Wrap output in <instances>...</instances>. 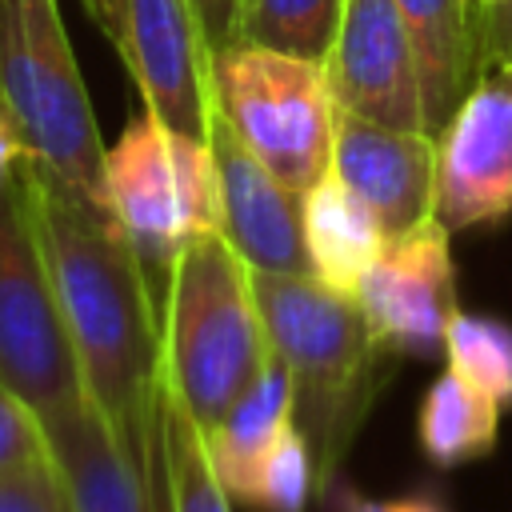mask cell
Instances as JSON below:
<instances>
[{"label":"cell","mask_w":512,"mask_h":512,"mask_svg":"<svg viewBox=\"0 0 512 512\" xmlns=\"http://www.w3.org/2000/svg\"><path fill=\"white\" fill-rule=\"evenodd\" d=\"M44 432L72 512H160L144 476L124 456L92 400L44 420Z\"/></svg>","instance_id":"obj_14"},{"label":"cell","mask_w":512,"mask_h":512,"mask_svg":"<svg viewBox=\"0 0 512 512\" xmlns=\"http://www.w3.org/2000/svg\"><path fill=\"white\" fill-rule=\"evenodd\" d=\"M256 300L272 352L296 396V428L316 460V492L340 480V464L384 384L388 352L376 344L360 304L316 276H256Z\"/></svg>","instance_id":"obj_2"},{"label":"cell","mask_w":512,"mask_h":512,"mask_svg":"<svg viewBox=\"0 0 512 512\" xmlns=\"http://www.w3.org/2000/svg\"><path fill=\"white\" fill-rule=\"evenodd\" d=\"M200 4V16H204V28H208V40L212 48H228L236 44V28H240V8L244 0H196Z\"/></svg>","instance_id":"obj_25"},{"label":"cell","mask_w":512,"mask_h":512,"mask_svg":"<svg viewBox=\"0 0 512 512\" xmlns=\"http://www.w3.org/2000/svg\"><path fill=\"white\" fill-rule=\"evenodd\" d=\"M388 512H448L444 500H436L432 492H412L400 500H388Z\"/></svg>","instance_id":"obj_28"},{"label":"cell","mask_w":512,"mask_h":512,"mask_svg":"<svg viewBox=\"0 0 512 512\" xmlns=\"http://www.w3.org/2000/svg\"><path fill=\"white\" fill-rule=\"evenodd\" d=\"M108 200L144 260L156 292H164L172 260L200 236L224 232L220 168L212 140L192 136L144 108L108 144Z\"/></svg>","instance_id":"obj_5"},{"label":"cell","mask_w":512,"mask_h":512,"mask_svg":"<svg viewBox=\"0 0 512 512\" xmlns=\"http://www.w3.org/2000/svg\"><path fill=\"white\" fill-rule=\"evenodd\" d=\"M20 164H24V144L12 132V124L0 116V196H8L20 180Z\"/></svg>","instance_id":"obj_27"},{"label":"cell","mask_w":512,"mask_h":512,"mask_svg":"<svg viewBox=\"0 0 512 512\" xmlns=\"http://www.w3.org/2000/svg\"><path fill=\"white\" fill-rule=\"evenodd\" d=\"M164 384L208 432L272 360L256 272L224 232L192 240L160 292Z\"/></svg>","instance_id":"obj_3"},{"label":"cell","mask_w":512,"mask_h":512,"mask_svg":"<svg viewBox=\"0 0 512 512\" xmlns=\"http://www.w3.org/2000/svg\"><path fill=\"white\" fill-rule=\"evenodd\" d=\"M324 72L340 112L388 128L428 132L420 64L396 0H344Z\"/></svg>","instance_id":"obj_11"},{"label":"cell","mask_w":512,"mask_h":512,"mask_svg":"<svg viewBox=\"0 0 512 512\" xmlns=\"http://www.w3.org/2000/svg\"><path fill=\"white\" fill-rule=\"evenodd\" d=\"M20 192L80 360L88 400L168 512L160 292L112 208L20 164Z\"/></svg>","instance_id":"obj_1"},{"label":"cell","mask_w":512,"mask_h":512,"mask_svg":"<svg viewBox=\"0 0 512 512\" xmlns=\"http://www.w3.org/2000/svg\"><path fill=\"white\" fill-rule=\"evenodd\" d=\"M448 372L464 384L496 400L500 408L512 404V324L500 316L456 312L444 336Z\"/></svg>","instance_id":"obj_21"},{"label":"cell","mask_w":512,"mask_h":512,"mask_svg":"<svg viewBox=\"0 0 512 512\" xmlns=\"http://www.w3.org/2000/svg\"><path fill=\"white\" fill-rule=\"evenodd\" d=\"M0 512H72V500L56 468L4 472L0 476Z\"/></svg>","instance_id":"obj_24"},{"label":"cell","mask_w":512,"mask_h":512,"mask_svg":"<svg viewBox=\"0 0 512 512\" xmlns=\"http://www.w3.org/2000/svg\"><path fill=\"white\" fill-rule=\"evenodd\" d=\"M500 404L464 384L456 372H440L416 412V444L436 468L480 460L500 440Z\"/></svg>","instance_id":"obj_18"},{"label":"cell","mask_w":512,"mask_h":512,"mask_svg":"<svg viewBox=\"0 0 512 512\" xmlns=\"http://www.w3.org/2000/svg\"><path fill=\"white\" fill-rule=\"evenodd\" d=\"M116 48L144 108L180 132L212 136V40L196 0H80Z\"/></svg>","instance_id":"obj_8"},{"label":"cell","mask_w":512,"mask_h":512,"mask_svg":"<svg viewBox=\"0 0 512 512\" xmlns=\"http://www.w3.org/2000/svg\"><path fill=\"white\" fill-rule=\"evenodd\" d=\"M52 468V444L44 420L0 384V476L4 472H32Z\"/></svg>","instance_id":"obj_23"},{"label":"cell","mask_w":512,"mask_h":512,"mask_svg":"<svg viewBox=\"0 0 512 512\" xmlns=\"http://www.w3.org/2000/svg\"><path fill=\"white\" fill-rule=\"evenodd\" d=\"M304 244L312 276L356 300L360 280L384 252L388 236L372 208L336 172H328L304 192Z\"/></svg>","instance_id":"obj_17"},{"label":"cell","mask_w":512,"mask_h":512,"mask_svg":"<svg viewBox=\"0 0 512 512\" xmlns=\"http://www.w3.org/2000/svg\"><path fill=\"white\" fill-rule=\"evenodd\" d=\"M332 172L372 208L384 236H400L432 216L436 204V136L336 116Z\"/></svg>","instance_id":"obj_13"},{"label":"cell","mask_w":512,"mask_h":512,"mask_svg":"<svg viewBox=\"0 0 512 512\" xmlns=\"http://www.w3.org/2000/svg\"><path fill=\"white\" fill-rule=\"evenodd\" d=\"M0 384L40 420L88 400L20 180L0 196Z\"/></svg>","instance_id":"obj_7"},{"label":"cell","mask_w":512,"mask_h":512,"mask_svg":"<svg viewBox=\"0 0 512 512\" xmlns=\"http://www.w3.org/2000/svg\"><path fill=\"white\" fill-rule=\"evenodd\" d=\"M448 228L428 216L416 228L388 236L384 252L360 280L356 304L388 356H436L456 304V268Z\"/></svg>","instance_id":"obj_10"},{"label":"cell","mask_w":512,"mask_h":512,"mask_svg":"<svg viewBox=\"0 0 512 512\" xmlns=\"http://www.w3.org/2000/svg\"><path fill=\"white\" fill-rule=\"evenodd\" d=\"M448 232L512 216V72L480 64L476 84L436 132V204Z\"/></svg>","instance_id":"obj_9"},{"label":"cell","mask_w":512,"mask_h":512,"mask_svg":"<svg viewBox=\"0 0 512 512\" xmlns=\"http://www.w3.org/2000/svg\"><path fill=\"white\" fill-rule=\"evenodd\" d=\"M164 460H168V512H232V496L212 472L204 428L164 388Z\"/></svg>","instance_id":"obj_20"},{"label":"cell","mask_w":512,"mask_h":512,"mask_svg":"<svg viewBox=\"0 0 512 512\" xmlns=\"http://www.w3.org/2000/svg\"><path fill=\"white\" fill-rule=\"evenodd\" d=\"M344 16V0H244L236 40L324 64Z\"/></svg>","instance_id":"obj_19"},{"label":"cell","mask_w":512,"mask_h":512,"mask_svg":"<svg viewBox=\"0 0 512 512\" xmlns=\"http://www.w3.org/2000/svg\"><path fill=\"white\" fill-rule=\"evenodd\" d=\"M296 424V396L284 360L272 352L264 372L240 392V400L204 432L208 460L232 504H248L256 488V472L276 440Z\"/></svg>","instance_id":"obj_16"},{"label":"cell","mask_w":512,"mask_h":512,"mask_svg":"<svg viewBox=\"0 0 512 512\" xmlns=\"http://www.w3.org/2000/svg\"><path fill=\"white\" fill-rule=\"evenodd\" d=\"M312 492H316V460H312V448H308L304 432L292 424L276 440V448L264 456L248 508H260V512H304Z\"/></svg>","instance_id":"obj_22"},{"label":"cell","mask_w":512,"mask_h":512,"mask_svg":"<svg viewBox=\"0 0 512 512\" xmlns=\"http://www.w3.org/2000/svg\"><path fill=\"white\" fill-rule=\"evenodd\" d=\"M480 64H512V0L496 8L484 24V60Z\"/></svg>","instance_id":"obj_26"},{"label":"cell","mask_w":512,"mask_h":512,"mask_svg":"<svg viewBox=\"0 0 512 512\" xmlns=\"http://www.w3.org/2000/svg\"><path fill=\"white\" fill-rule=\"evenodd\" d=\"M412 36L424 92V124L436 136L476 84L484 60V32L472 0H396Z\"/></svg>","instance_id":"obj_15"},{"label":"cell","mask_w":512,"mask_h":512,"mask_svg":"<svg viewBox=\"0 0 512 512\" xmlns=\"http://www.w3.org/2000/svg\"><path fill=\"white\" fill-rule=\"evenodd\" d=\"M0 116L24 144V164L84 200H108V144L60 16V0H0Z\"/></svg>","instance_id":"obj_4"},{"label":"cell","mask_w":512,"mask_h":512,"mask_svg":"<svg viewBox=\"0 0 512 512\" xmlns=\"http://www.w3.org/2000/svg\"><path fill=\"white\" fill-rule=\"evenodd\" d=\"M500 4H504V0H472V12H476V20H480V32H484V24L496 16Z\"/></svg>","instance_id":"obj_29"},{"label":"cell","mask_w":512,"mask_h":512,"mask_svg":"<svg viewBox=\"0 0 512 512\" xmlns=\"http://www.w3.org/2000/svg\"><path fill=\"white\" fill-rule=\"evenodd\" d=\"M212 92L220 124L288 188L332 172L340 108L324 64L236 40L212 56Z\"/></svg>","instance_id":"obj_6"},{"label":"cell","mask_w":512,"mask_h":512,"mask_svg":"<svg viewBox=\"0 0 512 512\" xmlns=\"http://www.w3.org/2000/svg\"><path fill=\"white\" fill-rule=\"evenodd\" d=\"M504 68H508V72H512V64H504Z\"/></svg>","instance_id":"obj_30"},{"label":"cell","mask_w":512,"mask_h":512,"mask_svg":"<svg viewBox=\"0 0 512 512\" xmlns=\"http://www.w3.org/2000/svg\"><path fill=\"white\" fill-rule=\"evenodd\" d=\"M212 152L220 168L224 236L256 276H312L304 244V192L264 168L216 116Z\"/></svg>","instance_id":"obj_12"}]
</instances>
